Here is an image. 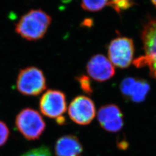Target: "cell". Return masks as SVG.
Wrapping results in <instances>:
<instances>
[{"mask_svg":"<svg viewBox=\"0 0 156 156\" xmlns=\"http://www.w3.org/2000/svg\"><path fill=\"white\" fill-rule=\"evenodd\" d=\"M141 38L144 55L134 60L133 64L138 68L147 67L151 76L156 79V19L151 20L145 24Z\"/></svg>","mask_w":156,"mask_h":156,"instance_id":"2","label":"cell"},{"mask_svg":"<svg viewBox=\"0 0 156 156\" xmlns=\"http://www.w3.org/2000/svg\"><path fill=\"white\" fill-rule=\"evenodd\" d=\"M83 146L78 138L73 135L61 136L55 146L56 156H82Z\"/></svg>","mask_w":156,"mask_h":156,"instance_id":"11","label":"cell"},{"mask_svg":"<svg viewBox=\"0 0 156 156\" xmlns=\"http://www.w3.org/2000/svg\"><path fill=\"white\" fill-rule=\"evenodd\" d=\"M92 24H93V20L90 19H85L82 23V24H83L84 26H87V27H90L92 25Z\"/></svg>","mask_w":156,"mask_h":156,"instance_id":"17","label":"cell"},{"mask_svg":"<svg viewBox=\"0 0 156 156\" xmlns=\"http://www.w3.org/2000/svg\"><path fill=\"white\" fill-rule=\"evenodd\" d=\"M76 79L80 84L81 89L87 94H91L93 93V89L89 77L86 75H80L76 78Z\"/></svg>","mask_w":156,"mask_h":156,"instance_id":"14","label":"cell"},{"mask_svg":"<svg viewBox=\"0 0 156 156\" xmlns=\"http://www.w3.org/2000/svg\"><path fill=\"white\" fill-rule=\"evenodd\" d=\"M9 129L4 122L0 120V147L5 145L9 136Z\"/></svg>","mask_w":156,"mask_h":156,"instance_id":"16","label":"cell"},{"mask_svg":"<svg viewBox=\"0 0 156 156\" xmlns=\"http://www.w3.org/2000/svg\"><path fill=\"white\" fill-rule=\"evenodd\" d=\"M151 1L152 3H153L154 5L156 6V0H151Z\"/></svg>","mask_w":156,"mask_h":156,"instance_id":"18","label":"cell"},{"mask_svg":"<svg viewBox=\"0 0 156 156\" xmlns=\"http://www.w3.org/2000/svg\"><path fill=\"white\" fill-rule=\"evenodd\" d=\"M134 4L133 0H109L108 5L111 6L117 13L125 11Z\"/></svg>","mask_w":156,"mask_h":156,"instance_id":"13","label":"cell"},{"mask_svg":"<svg viewBox=\"0 0 156 156\" xmlns=\"http://www.w3.org/2000/svg\"><path fill=\"white\" fill-rule=\"evenodd\" d=\"M97 119L101 127L106 131L116 133L123 128V113L116 105L101 106L97 113Z\"/></svg>","mask_w":156,"mask_h":156,"instance_id":"8","label":"cell"},{"mask_svg":"<svg viewBox=\"0 0 156 156\" xmlns=\"http://www.w3.org/2000/svg\"><path fill=\"white\" fill-rule=\"evenodd\" d=\"M15 125L28 140H38L44 133L46 124L39 112L30 108L23 109L16 117Z\"/></svg>","mask_w":156,"mask_h":156,"instance_id":"3","label":"cell"},{"mask_svg":"<svg viewBox=\"0 0 156 156\" xmlns=\"http://www.w3.org/2000/svg\"><path fill=\"white\" fill-rule=\"evenodd\" d=\"M20 156H51L50 149L45 146L33 149Z\"/></svg>","mask_w":156,"mask_h":156,"instance_id":"15","label":"cell"},{"mask_svg":"<svg viewBox=\"0 0 156 156\" xmlns=\"http://www.w3.org/2000/svg\"><path fill=\"white\" fill-rule=\"evenodd\" d=\"M94 102L89 97L79 95L74 98L68 106V115L74 123L80 126L89 124L94 119Z\"/></svg>","mask_w":156,"mask_h":156,"instance_id":"6","label":"cell"},{"mask_svg":"<svg viewBox=\"0 0 156 156\" xmlns=\"http://www.w3.org/2000/svg\"><path fill=\"white\" fill-rule=\"evenodd\" d=\"M149 89V84L146 81L133 78L124 79L120 84L122 94L135 102L144 100Z\"/></svg>","mask_w":156,"mask_h":156,"instance_id":"10","label":"cell"},{"mask_svg":"<svg viewBox=\"0 0 156 156\" xmlns=\"http://www.w3.org/2000/svg\"><path fill=\"white\" fill-rule=\"evenodd\" d=\"M39 109L46 117L58 119L67 111V100L65 94L60 90H47L39 101Z\"/></svg>","mask_w":156,"mask_h":156,"instance_id":"7","label":"cell"},{"mask_svg":"<svg viewBox=\"0 0 156 156\" xmlns=\"http://www.w3.org/2000/svg\"><path fill=\"white\" fill-rule=\"evenodd\" d=\"M51 22V17L42 9H31L24 15L17 23L15 31L28 41L42 38Z\"/></svg>","mask_w":156,"mask_h":156,"instance_id":"1","label":"cell"},{"mask_svg":"<svg viewBox=\"0 0 156 156\" xmlns=\"http://www.w3.org/2000/svg\"><path fill=\"white\" fill-rule=\"evenodd\" d=\"M87 71L91 78L99 82L109 80L115 73L111 62L100 54L94 55L90 59L87 64Z\"/></svg>","mask_w":156,"mask_h":156,"instance_id":"9","label":"cell"},{"mask_svg":"<svg viewBox=\"0 0 156 156\" xmlns=\"http://www.w3.org/2000/svg\"><path fill=\"white\" fill-rule=\"evenodd\" d=\"M17 89L27 96H36L46 89L45 75L42 70L35 67H26L20 70L16 80Z\"/></svg>","mask_w":156,"mask_h":156,"instance_id":"4","label":"cell"},{"mask_svg":"<svg viewBox=\"0 0 156 156\" xmlns=\"http://www.w3.org/2000/svg\"><path fill=\"white\" fill-rule=\"evenodd\" d=\"M133 41L127 37H117L110 42L108 48V59L113 66L126 68L133 62Z\"/></svg>","mask_w":156,"mask_h":156,"instance_id":"5","label":"cell"},{"mask_svg":"<svg viewBox=\"0 0 156 156\" xmlns=\"http://www.w3.org/2000/svg\"><path fill=\"white\" fill-rule=\"evenodd\" d=\"M109 0H82L81 6L84 10L90 12L101 11L108 5Z\"/></svg>","mask_w":156,"mask_h":156,"instance_id":"12","label":"cell"}]
</instances>
